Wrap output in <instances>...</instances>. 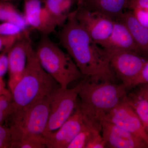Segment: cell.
Masks as SVG:
<instances>
[{
	"mask_svg": "<svg viewBox=\"0 0 148 148\" xmlns=\"http://www.w3.org/2000/svg\"><path fill=\"white\" fill-rule=\"evenodd\" d=\"M59 38L83 77L95 82H114L116 77L111 67L108 54L77 21L73 11L63 25Z\"/></svg>",
	"mask_w": 148,
	"mask_h": 148,
	"instance_id": "cell-1",
	"label": "cell"
},
{
	"mask_svg": "<svg viewBox=\"0 0 148 148\" xmlns=\"http://www.w3.org/2000/svg\"><path fill=\"white\" fill-rule=\"evenodd\" d=\"M57 83L40 64L30 40L27 46L26 69L11 92L14 108V114L49 95L57 87Z\"/></svg>",
	"mask_w": 148,
	"mask_h": 148,
	"instance_id": "cell-2",
	"label": "cell"
},
{
	"mask_svg": "<svg viewBox=\"0 0 148 148\" xmlns=\"http://www.w3.org/2000/svg\"><path fill=\"white\" fill-rule=\"evenodd\" d=\"M126 88L123 84L83 80L78 93L82 113L90 120L101 123L107 114L126 99Z\"/></svg>",
	"mask_w": 148,
	"mask_h": 148,
	"instance_id": "cell-3",
	"label": "cell"
},
{
	"mask_svg": "<svg viewBox=\"0 0 148 148\" xmlns=\"http://www.w3.org/2000/svg\"><path fill=\"white\" fill-rule=\"evenodd\" d=\"M42 35L36 54L40 64L62 88L83 77L71 56L65 53L49 38Z\"/></svg>",
	"mask_w": 148,
	"mask_h": 148,
	"instance_id": "cell-4",
	"label": "cell"
},
{
	"mask_svg": "<svg viewBox=\"0 0 148 148\" xmlns=\"http://www.w3.org/2000/svg\"><path fill=\"white\" fill-rule=\"evenodd\" d=\"M49 112L48 95L14 114L12 123L9 128L12 140L11 148L26 138L44 136Z\"/></svg>",
	"mask_w": 148,
	"mask_h": 148,
	"instance_id": "cell-5",
	"label": "cell"
},
{
	"mask_svg": "<svg viewBox=\"0 0 148 148\" xmlns=\"http://www.w3.org/2000/svg\"><path fill=\"white\" fill-rule=\"evenodd\" d=\"M83 80L72 88L56 87L49 95V112L44 136L58 129L73 114L79 103L77 97Z\"/></svg>",
	"mask_w": 148,
	"mask_h": 148,
	"instance_id": "cell-6",
	"label": "cell"
},
{
	"mask_svg": "<svg viewBox=\"0 0 148 148\" xmlns=\"http://www.w3.org/2000/svg\"><path fill=\"white\" fill-rule=\"evenodd\" d=\"M75 17L93 40L101 46L112 31L114 21L105 14L78 5L73 11Z\"/></svg>",
	"mask_w": 148,
	"mask_h": 148,
	"instance_id": "cell-7",
	"label": "cell"
},
{
	"mask_svg": "<svg viewBox=\"0 0 148 148\" xmlns=\"http://www.w3.org/2000/svg\"><path fill=\"white\" fill-rule=\"evenodd\" d=\"M110 58L112 69L116 77L121 80L126 88L131 87L145 63L140 54L127 51H106Z\"/></svg>",
	"mask_w": 148,
	"mask_h": 148,
	"instance_id": "cell-8",
	"label": "cell"
},
{
	"mask_svg": "<svg viewBox=\"0 0 148 148\" xmlns=\"http://www.w3.org/2000/svg\"><path fill=\"white\" fill-rule=\"evenodd\" d=\"M85 117L79 104L73 114L57 130L44 136L46 148H67L82 129Z\"/></svg>",
	"mask_w": 148,
	"mask_h": 148,
	"instance_id": "cell-9",
	"label": "cell"
},
{
	"mask_svg": "<svg viewBox=\"0 0 148 148\" xmlns=\"http://www.w3.org/2000/svg\"><path fill=\"white\" fill-rule=\"evenodd\" d=\"M127 99V97L107 114L102 121L109 122L116 125L143 139L148 145L147 135L139 117Z\"/></svg>",
	"mask_w": 148,
	"mask_h": 148,
	"instance_id": "cell-10",
	"label": "cell"
},
{
	"mask_svg": "<svg viewBox=\"0 0 148 148\" xmlns=\"http://www.w3.org/2000/svg\"><path fill=\"white\" fill-rule=\"evenodd\" d=\"M101 130L107 148H148L143 139L109 122L101 121Z\"/></svg>",
	"mask_w": 148,
	"mask_h": 148,
	"instance_id": "cell-11",
	"label": "cell"
},
{
	"mask_svg": "<svg viewBox=\"0 0 148 148\" xmlns=\"http://www.w3.org/2000/svg\"><path fill=\"white\" fill-rule=\"evenodd\" d=\"M24 15L28 26L49 35L56 31L58 24L40 0H25Z\"/></svg>",
	"mask_w": 148,
	"mask_h": 148,
	"instance_id": "cell-12",
	"label": "cell"
},
{
	"mask_svg": "<svg viewBox=\"0 0 148 148\" xmlns=\"http://www.w3.org/2000/svg\"><path fill=\"white\" fill-rule=\"evenodd\" d=\"M30 40L29 35L24 36L14 43L8 52V86L10 92L21 79L24 74L27 61V46Z\"/></svg>",
	"mask_w": 148,
	"mask_h": 148,
	"instance_id": "cell-13",
	"label": "cell"
},
{
	"mask_svg": "<svg viewBox=\"0 0 148 148\" xmlns=\"http://www.w3.org/2000/svg\"><path fill=\"white\" fill-rule=\"evenodd\" d=\"M100 46L108 52L127 51L140 54L139 49L128 28L119 19L114 21L113 28L110 35Z\"/></svg>",
	"mask_w": 148,
	"mask_h": 148,
	"instance_id": "cell-14",
	"label": "cell"
},
{
	"mask_svg": "<svg viewBox=\"0 0 148 148\" xmlns=\"http://www.w3.org/2000/svg\"><path fill=\"white\" fill-rule=\"evenodd\" d=\"M130 0H77L78 5L98 12L114 20L120 18L127 8Z\"/></svg>",
	"mask_w": 148,
	"mask_h": 148,
	"instance_id": "cell-15",
	"label": "cell"
},
{
	"mask_svg": "<svg viewBox=\"0 0 148 148\" xmlns=\"http://www.w3.org/2000/svg\"><path fill=\"white\" fill-rule=\"evenodd\" d=\"M118 19L122 21L128 28L140 54L148 56V27L140 23L132 12L129 10L124 12Z\"/></svg>",
	"mask_w": 148,
	"mask_h": 148,
	"instance_id": "cell-16",
	"label": "cell"
},
{
	"mask_svg": "<svg viewBox=\"0 0 148 148\" xmlns=\"http://www.w3.org/2000/svg\"><path fill=\"white\" fill-rule=\"evenodd\" d=\"M76 0H44V7L55 20L58 26L66 23Z\"/></svg>",
	"mask_w": 148,
	"mask_h": 148,
	"instance_id": "cell-17",
	"label": "cell"
},
{
	"mask_svg": "<svg viewBox=\"0 0 148 148\" xmlns=\"http://www.w3.org/2000/svg\"><path fill=\"white\" fill-rule=\"evenodd\" d=\"M85 117L84 126L67 148H86L87 143L93 135L98 131H101V123L92 121Z\"/></svg>",
	"mask_w": 148,
	"mask_h": 148,
	"instance_id": "cell-18",
	"label": "cell"
},
{
	"mask_svg": "<svg viewBox=\"0 0 148 148\" xmlns=\"http://www.w3.org/2000/svg\"><path fill=\"white\" fill-rule=\"evenodd\" d=\"M0 21L17 25L24 32H29L24 15L11 2H0Z\"/></svg>",
	"mask_w": 148,
	"mask_h": 148,
	"instance_id": "cell-19",
	"label": "cell"
},
{
	"mask_svg": "<svg viewBox=\"0 0 148 148\" xmlns=\"http://www.w3.org/2000/svg\"><path fill=\"white\" fill-rule=\"evenodd\" d=\"M127 99L139 117L148 137V102L137 93L127 95Z\"/></svg>",
	"mask_w": 148,
	"mask_h": 148,
	"instance_id": "cell-20",
	"label": "cell"
},
{
	"mask_svg": "<svg viewBox=\"0 0 148 148\" xmlns=\"http://www.w3.org/2000/svg\"><path fill=\"white\" fill-rule=\"evenodd\" d=\"M14 112L12 94L0 95V125Z\"/></svg>",
	"mask_w": 148,
	"mask_h": 148,
	"instance_id": "cell-21",
	"label": "cell"
},
{
	"mask_svg": "<svg viewBox=\"0 0 148 148\" xmlns=\"http://www.w3.org/2000/svg\"><path fill=\"white\" fill-rule=\"evenodd\" d=\"M13 148H46L45 138L44 136L30 137L21 140L14 145Z\"/></svg>",
	"mask_w": 148,
	"mask_h": 148,
	"instance_id": "cell-22",
	"label": "cell"
},
{
	"mask_svg": "<svg viewBox=\"0 0 148 148\" xmlns=\"http://www.w3.org/2000/svg\"><path fill=\"white\" fill-rule=\"evenodd\" d=\"M29 34V32H24L20 27L15 24L7 22L0 23V37Z\"/></svg>",
	"mask_w": 148,
	"mask_h": 148,
	"instance_id": "cell-23",
	"label": "cell"
},
{
	"mask_svg": "<svg viewBox=\"0 0 148 148\" xmlns=\"http://www.w3.org/2000/svg\"><path fill=\"white\" fill-rule=\"evenodd\" d=\"M12 143L10 128L0 125V148H11Z\"/></svg>",
	"mask_w": 148,
	"mask_h": 148,
	"instance_id": "cell-24",
	"label": "cell"
},
{
	"mask_svg": "<svg viewBox=\"0 0 148 148\" xmlns=\"http://www.w3.org/2000/svg\"><path fill=\"white\" fill-rule=\"evenodd\" d=\"M106 144L101 131H98L93 135L87 143L86 148H105Z\"/></svg>",
	"mask_w": 148,
	"mask_h": 148,
	"instance_id": "cell-25",
	"label": "cell"
},
{
	"mask_svg": "<svg viewBox=\"0 0 148 148\" xmlns=\"http://www.w3.org/2000/svg\"><path fill=\"white\" fill-rule=\"evenodd\" d=\"M24 36H10L0 37V51H8L14 43Z\"/></svg>",
	"mask_w": 148,
	"mask_h": 148,
	"instance_id": "cell-26",
	"label": "cell"
},
{
	"mask_svg": "<svg viewBox=\"0 0 148 148\" xmlns=\"http://www.w3.org/2000/svg\"><path fill=\"white\" fill-rule=\"evenodd\" d=\"M148 84V60L146 61L142 71L132 82L130 88Z\"/></svg>",
	"mask_w": 148,
	"mask_h": 148,
	"instance_id": "cell-27",
	"label": "cell"
},
{
	"mask_svg": "<svg viewBox=\"0 0 148 148\" xmlns=\"http://www.w3.org/2000/svg\"><path fill=\"white\" fill-rule=\"evenodd\" d=\"M143 26L148 28V10L141 8H135L130 10Z\"/></svg>",
	"mask_w": 148,
	"mask_h": 148,
	"instance_id": "cell-28",
	"label": "cell"
},
{
	"mask_svg": "<svg viewBox=\"0 0 148 148\" xmlns=\"http://www.w3.org/2000/svg\"><path fill=\"white\" fill-rule=\"evenodd\" d=\"M8 51H3L0 53V80L8 71Z\"/></svg>",
	"mask_w": 148,
	"mask_h": 148,
	"instance_id": "cell-29",
	"label": "cell"
},
{
	"mask_svg": "<svg viewBox=\"0 0 148 148\" xmlns=\"http://www.w3.org/2000/svg\"><path fill=\"white\" fill-rule=\"evenodd\" d=\"M135 8L148 10V0H130L127 9L132 10Z\"/></svg>",
	"mask_w": 148,
	"mask_h": 148,
	"instance_id": "cell-30",
	"label": "cell"
},
{
	"mask_svg": "<svg viewBox=\"0 0 148 148\" xmlns=\"http://www.w3.org/2000/svg\"><path fill=\"white\" fill-rule=\"evenodd\" d=\"M137 93L148 102V88L143 85H141Z\"/></svg>",
	"mask_w": 148,
	"mask_h": 148,
	"instance_id": "cell-31",
	"label": "cell"
},
{
	"mask_svg": "<svg viewBox=\"0 0 148 148\" xmlns=\"http://www.w3.org/2000/svg\"><path fill=\"white\" fill-rule=\"evenodd\" d=\"M11 92L6 89L5 88L3 81L0 80V95H10Z\"/></svg>",
	"mask_w": 148,
	"mask_h": 148,
	"instance_id": "cell-32",
	"label": "cell"
},
{
	"mask_svg": "<svg viewBox=\"0 0 148 148\" xmlns=\"http://www.w3.org/2000/svg\"><path fill=\"white\" fill-rule=\"evenodd\" d=\"M14 0H0V2H11Z\"/></svg>",
	"mask_w": 148,
	"mask_h": 148,
	"instance_id": "cell-33",
	"label": "cell"
},
{
	"mask_svg": "<svg viewBox=\"0 0 148 148\" xmlns=\"http://www.w3.org/2000/svg\"><path fill=\"white\" fill-rule=\"evenodd\" d=\"M143 85L145 86V87H147V88H148V84H143Z\"/></svg>",
	"mask_w": 148,
	"mask_h": 148,
	"instance_id": "cell-34",
	"label": "cell"
},
{
	"mask_svg": "<svg viewBox=\"0 0 148 148\" xmlns=\"http://www.w3.org/2000/svg\"><path fill=\"white\" fill-rule=\"evenodd\" d=\"M76 1H77V0H76Z\"/></svg>",
	"mask_w": 148,
	"mask_h": 148,
	"instance_id": "cell-35",
	"label": "cell"
},
{
	"mask_svg": "<svg viewBox=\"0 0 148 148\" xmlns=\"http://www.w3.org/2000/svg\"><path fill=\"white\" fill-rule=\"evenodd\" d=\"M24 1H25V0H24Z\"/></svg>",
	"mask_w": 148,
	"mask_h": 148,
	"instance_id": "cell-36",
	"label": "cell"
}]
</instances>
